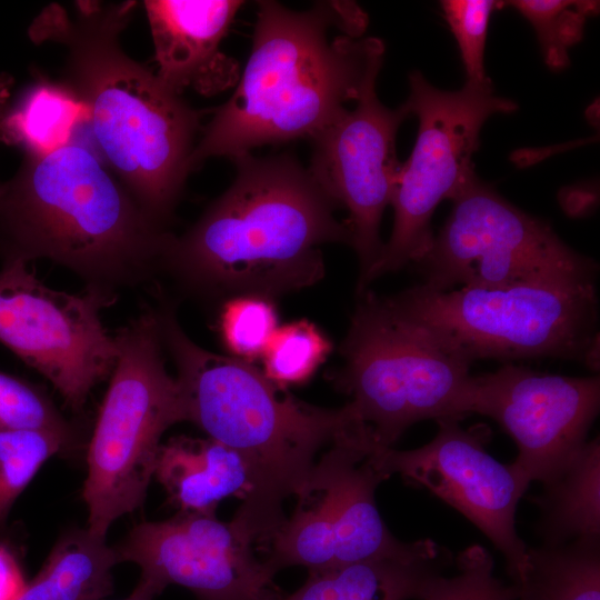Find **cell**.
Segmentation results:
<instances>
[{
    "instance_id": "6da1fadb",
    "label": "cell",
    "mask_w": 600,
    "mask_h": 600,
    "mask_svg": "<svg viewBox=\"0 0 600 600\" xmlns=\"http://www.w3.org/2000/svg\"><path fill=\"white\" fill-rule=\"evenodd\" d=\"M366 24L353 2L294 11L258 1L248 62L194 146L191 171L212 157L233 161L262 144L311 139L376 88L384 44L360 38Z\"/></svg>"
},
{
    "instance_id": "2e32d148",
    "label": "cell",
    "mask_w": 600,
    "mask_h": 600,
    "mask_svg": "<svg viewBox=\"0 0 600 600\" xmlns=\"http://www.w3.org/2000/svg\"><path fill=\"white\" fill-rule=\"evenodd\" d=\"M370 432L351 426L317 462L309 496L322 511L336 543V568L384 558H413L438 547L430 539L402 542L383 522L374 499L386 480L372 463Z\"/></svg>"
},
{
    "instance_id": "83f0119b",
    "label": "cell",
    "mask_w": 600,
    "mask_h": 600,
    "mask_svg": "<svg viewBox=\"0 0 600 600\" xmlns=\"http://www.w3.org/2000/svg\"><path fill=\"white\" fill-rule=\"evenodd\" d=\"M457 573L438 577L422 600H518L520 588L506 584L493 573V559L486 548L473 544L456 560Z\"/></svg>"
},
{
    "instance_id": "44dd1931",
    "label": "cell",
    "mask_w": 600,
    "mask_h": 600,
    "mask_svg": "<svg viewBox=\"0 0 600 600\" xmlns=\"http://www.w3.org/2000/svg\"><path fill=\"white\" fill-rule=\"evenodd\" d=\"M119 563L106 537L88 528L64 533L16 600H103L113 591Z\"/></svg>"
},
{
    "instance_id": "ac0fdd59",
    "label": "cell",
    "mask_w": 600,
    "mask_h": 600,
    "mask_svg": "<svg viewBox=\"0 0 600 600\" xmlns=\"http://www.w3.org/2000/svg\"><path fill=\"white\" fill-rule=\"evenodd\" d=\"M153 478L179 512L214 516L220 501L250 490L240 454L210 438H170L158 450Z\"/></svg>"
},
{
    "instance_id": "f1b7e54d",
    "label": "cell",
    "mask_w": 600,
    "mask_h": 600,
    "mask_svg": "<svg viewBox=\"0 0 600 600\" xmlns=\"http://www.w3.org/2000/svg\"><path fill=\"white\" fill-rule=\"evenodd\" d=\"M0 428L32 429L57 433L74 446V427L37 386L0 371Z\"/></svg>"
},
{
    "instance_id": "603a6c76",
    "label": "cell",
    "mask_w": 600,
    "mask_h": 600,
    "mask_svg": "<svg viewBox=\"0 0 600 600\" xmlns=\"http://www.w3.org/2000/svg\"><path fill=\"white\" fill-rule=\"evenodd\" d=\"M524 600H600V541L528 548Z\"/></svg>"
},
{
    "instance_id": "9a60e30c",
    "label": "cell",
    "mask_w": 600,
    "mask_h": 600,
    "mask_svg": "<svg viewBox=\"0 0 600 600\" xmlns=\"http://www.w3.org/2000/svg\"><path fill=\"white\" fill-rule=\"evenodd\" d=\"M119 563L133 562L140 578L161 591L189 589L199 600H283L274 572L254 554L252 541L231 521L179 512L136 524L113 546Z\"/></svg>"
},
{
    "instance_id": "836d02e7",
    "label": "cell",
    "mask_w": 600,
    "mask_h": 600,
    "mask_svg": "<svg viewBox=\"0 0 600 600\" xmlns=\"http://www.w3.org/2000/svg\"><path fill=\"white\" fill-rule=\"evenodd\" d=\"M518 600H524V599H523V598H521V597H519V599H518Z\"/></svg>"
},
{
    "instance_id": "ba28073f",
    "label": "cell",
    "mask_w": 600,
    "mask_h": 600,
    "mask_svg": "<svg viewBox=\"0 0 600 600\" xmlns=\"http://www.w3.org/2000/svg\"><path fill=\"white\" fill-rule=\"evenodd\" d=\"M114 338L118 358L89 442L82 492L87 528L101 537L143 504L163 432L186 421L180 388L164 368L154 311Z\"/></svg>"
},
{
    "instance_id": "d4e9b609",
    "label": "cell",
    "mask_w": 600,
    "mask_h": 600,
    "mask_svg": "<svg viewBox=\"0 0 600 600\" xmlns=\"http://www.w3.org/2000/svg\"><path fill=\"white\" fill-rule=\"evenodd\" d=\"M517 9L533 27L544 62L560 70L569 66V49L579 42L589 16L598 1L513 0L500 2Z\"/></svg>"
},
{
    "instance_id": "7a4b0ae2",
    "label": "cell",
    "mask_w": 600,
    "mask_h": 600,
    "mask_svg": "<svg viewBox=\"0 0 600 600\" xmlns=\"http://www.w3.org/2000/svg\"><path fill=\"white\" fill-rule=\"evenodd\" d=\"M77 7L74 19L60 6L46 8L30 27V37L67 48L64 86L83 106L101 159L164 226L191 172L201 112L122 50L119 34L134 1Z\"/></svg>"
},
{
    "instance_id": "8fae6325",
    "label": "cell",
    "mask_w": 600,
    "mask_h": 600,
    "mask_svg": "<svg viewBox=\"0 0 600 600\" xmlns=\"http://www.w3.org/2000/svg\"><path fill=\"white\" fill-rule=\"evenodd\" d=\"M0 271V342L48 379L73 412L111 376L118 344L100 319L114 292L88 287L71 294L38 280L22 261Z\"/></svg>"
},
{
    "instance_id": "277c9868",
    "label": "cell",
    "mask_w": 600,
    "mask_h": 600,
    "mask_svg": "<svg viewBox=\"0 0 600 600\" xmlns=\"http://www.w3.org/2000/svg\"><path fill=\"white\" fill-rule=\"evenodd\" d=\"M154 312L178 370L186 421L238 452L248 469L250 490L231 522L266 546L287 518L284 500L309 496L316 456L350 428V412L346 404L326 409L281 396L251 362L194 343L169 303Z\"/></svg>"
},
{
    "instance_id": "ffe728a7",
    "label": "cell",
    "mask_w": 600,
    "mask_h": 600,
    "mask_svg": "<svg viewBox=\"0 0 600 600\" xmlns=\"http://www.w3.org/2000/svg\"><path fill=\"white\" fill-rule=\"evenodd\" d=\"M533 499L540 509L542 544L600 541V443L587 441L569 464Z\"/></svg>"
},
{
    "instance_id": "484cf974",
    "label": "cell",
    "mask_w": 600,
    "mask_h": 600,
    "mask_svg": "<svg viewBox=\"0 0 600 600\" xmlns=\"http://www.w3.org/2000/svg\"><path fill=\"white\" fill-rule=\"evenodd\" d=\"M331 351V342L312 322L278 327L261 358L263 373L279 388L307 381Z\"/></svg>"
},
{
    "instance_id": "4fadbf2b",
    "label": "cell",
    "mask_w": 600,
    "mask_h": 600,
    "mask_svg": "<svg viewBox=\"0 0 600 600\" xmlns=\"http://www.w3.org/2000/svg\"><path fill=\"white\" fill-rule=\"evenodd\" d=\"M599 404V377L547 374L508 363L470 377L460 413L496 420L517 443L514 469L528 483L544 484L587 442Z\"/></svg>"
},
{
    "instance_id": "8992f818",
    "label": "cell",
    "mask_w": 600,
    "mask_h": 600,
    "mask_svg": "<svg viewBox=\"0 0 600 600\" xmlns=\"http://www.w3.org/2000/svg\"><path fill=\"white\" fill-rule=\"evenodd\" d=\"M388 304L471 364L557 358L599 369L596 280H534L436 291L418 284Z\"/></svg>"
},
{
    "instance_id": "5bb4252c",
    "label": "cell",
    "mask_w": 600,
    "mask_h": 600,
    "mask_svg": "<svg viewBox=\"0 0 600 600\" xmlns=\"http://www.w3.org/2000/svg\"><path fill=\"white\" fill-rule=\"evenodd\" d=\"M408 117L411 113L406 103L390 109L380 102L373 88L310 139V174L349 212L346 222L350 246L360 266L358 286L377 263L384 244L380 223L391 204L401 167L396 138Z\"/></svg>"
},
{
    "instance_id": "52a82bcc",
    "label": "cell",
    "mask_w": 600,
    "mask_h": 600,
    "mask_svg": "<svg viewBox=\"0 0 600 600\" xmlns=\"http://www.w3.org/2000/svg\"><path fill=\"white\" fill-rule=\"evenodd\" d=\"M359 294L334 377L352 422L390 448L413 423L461 420L470 364L369 290Z\"/></svg>"
},
{
    "instance_id": "f546056e",
    "label": "cell",
    "mask_w": 600,
    "mask_h": 600,
    "mask_svg": "<svg viewBox=\"0 0 600 600\" xmlns=\"http://www.w3.org/2000/svg\"><path fill=\"white\" fill-rule=\"evenodd\" d=\"M491 0H444L441 1L447 20L460 50L467 82L482 84L490 82L486 76L483 53L492 9Z\"/></svg>"
},
{
    "instance_id": "d6a6232c",
    "label": "cell",
    "mask_w": 600,
    "mask_h": 600,
    "mask_svg": "<svg viewBox=\"0 0 600 600\" xmlns=\"http://www.w3.org/2000/svg\"><path fill=\"white\" fill-rule=\"evenodd\" d=\"M12 79L7 74H0V118L7 110V101L10 96Z\"/></svg>"
},
{
    "instance_id": "30bf717a",
    "label": "cell",
    "mask_w": 600,
    "mask_h": 600,
    "mask_svg": "<svg viewBox=\"0 0 600 600\" xmlns=\"http://www.w3.org/2000/svg\"><path fill=\"white\" fill-rule=\"evenodd\" d=\"M414 264L423 287H499L534 280H597L598 263L574 251L551 226L502 198L477 176Z\"/></svg>"
},
{
    "instance_id": "4316f807",
    "label": "cell",
    "mask_w": 600,
    "mask_h": 600,
    "mask_svg": "<svg viewBox=\"0 0 600 600\" xmlns=\"http://www.w3.org/2000/svg\"><path fill=\"white\" fill-rule=\"evenodd\" d=\"M278 329L269 298L242 294L229 298L219 316V333L231 357L250 362L262 356Z\"/></svg>"
},
{
    "instance_id": "4dcf8cb0",
    "label": "cell",
    "mask_w": 600,
    "mask_h": 600,
    "mask_svg": "<svg viewBox=\"0 0 600 600\" xmlns=\"http://www.w3.org/2000/svg\"><path fill=\"white\" fill-rule=\"evenodd\" d=\"M26 582L12 551L0 544V600H16Z\"/></svg>"
},
{
    "instance_id": "3957f363",
    "label": "cell",
    "mask_w": 600,
    "mask_h": 600,
    "mask_svg": "<svg viewBox=\"0 0 600 600\" xmlns=\"http://www.w3.org/2000/svg\"><path fill=\"white\" fill-rule=\"evenodd\" d=\"M236 178L167 253L163 270L212 296H276L324 274L321 246L351 244L339 207L289 154L233 160Z\"/></svg>"
},
{
    "instance_id": "cb8c5ba5",
    "label": "cell",
    "mask_w": 600,
    "mask_h": 600,
    "mask_svg": "<svg viewBox=\"0 0 600 600\" xmlns=\"http://www.w3.org/2000/svg\"><path fill=\"white\" fill-rule=\"evenodd\" d=\"M74 447L50 431L0 428V529L41 466L52 456Z\"/></svg>"
},
{
    "instance_id": "1f68e13d",
    "label": "cell",
    "mask_w": 600,
    "mask_h": 600,
    "mask_svg": "<svg viewBox=\"0 0 600 600\" xmlns=\"http://www.w3.org/2000/svg\"><path fill=\"white\" fill-rule=\"evenodd\" d=\"M162 591L151 581L140 578L133 591L122 600H154Z\"/></svg>"
},
{
    "instance_id": "d6986e66",
    "label": "cell",
    "mask_w": 600,
    "mask_h": 600,
    "mask_svg": "<svg viewBox=\"0 0 600 600\" xmlns=\"http://www.w3.org/2000/svg\"><path fill=\"white\" fill-rule=\"evenodd\" d=\"M438 546L413 558H384L309 573L283 600H422L432 582L451 564Z\"/></svg>"
},
{
    "instance_id": "9c48e42d",
    "label": "cell",
    "mask_w": 600,
    "mask_h": 600,
    "mask_svg": "<svg viewBox=\"0 0 600 600\" xmlns=\"http://www.w3.org/2000/svg\"><path fill=\"white\" fill-rule=\"evenodd\" d=\"M409 90L404 103L418 118L416 143L398 174L390 239L357 287L358 293L383 274L423 257L434 237L430 222L437 206L443 199L452 200L476 177L472 157L483 123L493 114L518 109L514 101L494 94L491 82H466L458 91H443L414 70L409 74Z\"/></svg>"
},
{
    "instance_id": "e0dca14e",
    "label": "cell",
    "mask_w": 600,
    "mask_h": 600,
    "mask_svg": "<svg viewBox=\"0 0 600 600\" xmlns=\"http://www.w3.org/2000/svg\"><path fill=\"white\" fill-rule=\"evenodd\" d=\"M239 0H147L158 78L172 91L216 94L233 86L237 62L220 50Z\"/></svg>"
},
{
    "instance_id": "7402d4cb",
    "label": "cell",
    "mask_w": 600,
    "mask_h": 600,
    "mask_svg": "<svg viewBox=\"0 0 600 600\" xmlns=\"http://www.w3.org/2000/svg\"><path fill=\"white\" fill-rule=\"evenodd\" d=\"M88 114L64 84L40 81L29 87L0 119V141L28 156L67 144Z\"/></svg>"
},
{
    "instance_id": "7c38bea8",
    "label": "cell",
    "mask_w": 600,
    "mask_h": 600,
    "mask_svg": "<svg viewBox=\"0 0 600 600\" xmlns=\"http://www.w3.org/2000/svg\"><path fill=\"white\" fill-rule=\"evenodd\" d=\"M459 422L453 418L437 420L436 437L413 450L374 447L372 463L384 479L400 474L470 520L503 554L512 583L520 587L528 547L518 536L516 511L530 483L512 463H501L487 452L488 427L463 429Z\"/></svg>"
},
{
    "instance_id": "5b68a950",
    "label": "cell",
    "mask_w": 600,
    "mask_h": 600,
    "mask_svg": "<svg viewBox=\"0 0 600 600\" xmlns=\"http://www.w3.org/2000/svg\"><path fill=\"white\" fill-rule=\"evenodd\" d=\"M173 238L74 137L48 153L26 154L0 183L3 262L47 258L88 287L114 292L163 270Z\"/></svg>"
}]
</instances>
